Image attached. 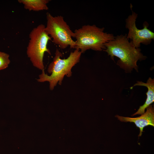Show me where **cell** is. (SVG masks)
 Instances as JSON below:
<instances>
[{"mask_svg":"<svg viewBox=\"0 0 154 154\" xmlns=\"http://www.w3.org/2000/svg\"><path fill=\"white\" fill-rule=\"evenodd\" d=\"M105 46L104 51L112 59L114 60L115 56L119 58L117 64L126 72H130L133 69L137 71V62L146 58L140 48H135L131 41H129L126 34L115 37L113 40L106 43Z\"/></svg>","mask_w":154,"mask_h":154,"instance_id":"obj_1","label":"cell"},{"mask_svg":"<svg viewBox=\"0 0 154 154\" xmlns=\"http://www.w3.org/2000/svg\"><path fill=\"white\" fill-rule=\"evenodd\" d=\"M82 52L78 49H75L71 52L66 58L62 59V54L56 48L53 60L49 64L48 68L50 76L45 74L44 69L39 75L37 81L40 82H48L49 88L52 90L58 83L61 85L65 76L70 77L72 74L71 69L72 67L80 61Z\"/></svg>","mask_w":154,"mask_h":154,"instance_id":"obj_2","label":"cell"},{"mask_svg":"<svg viewBox=\"0 0 154 154\" xmlns=\"http://www.w3.org/2000/svg\"><path fill=\"white\" fill-rule=\"evenodd\" d=\"M104 28H100L95 25H84L74 32L76 39L75 49L82 53L92 49L101 51L105 49V44L113 40L115 37L112 34L104 32Z\"/></svg>","mask_w":154,"mask_h":154,"instance_id":"obj_3","label":"cell"},{"mask_svg":"<svg viewBox=\"0 0 154 154\" xmlns=\"http://www.w3.org/2000/svg\"><path fill=\"white\" fill-rule=\"evenodd\" d=\"M29 37L27 50V56L33 66L42 70L44 68L43 59L44 53L47 52L51 54L47 46L48 42L52 39L42 24L33 29L29 34Z\"/></svg>","mask_w":154,"mask_h":154,"instance_id":"obj_4","label":"cell"},{"mask_svg":"<svg viewBox=\"0 0 154 154\" xmlns=\"http://www.w3.org/2000/svg\"><path fill=\"white\" fill-rule=\"evenodd\" d=\"M47 23L45 30L52 39V41L62 49H65L69 46L75 48L76 42L74 33L61 15L53 16L48 12L46 14Z\"/></svg>","mask_w":154,"mask_h":154,"instance_id":"obj_5","label":"cell"},{"mask_svg":"<svg viewBox=\"0 0 154 154\" xmlns=\"http://www.w3.org/2000/svg\"><path fill=\"white\" fill-rule=\"evenodd\" d=\"M132 7L131 4L132 14L125 20V27L129 30L127 38L130 39L135 47L138 48L141 43L145 45L150 44L152 40L154 39V33L147 28L148 25L147 24H143L142 29H139L137 27L135 22L137 15L132 11Z\"/></svg>","mask_w":154,"mask_h":154,"instance_id":"obj_6","label":"cell"},{"mask_svg":"<svg viewBox=\"0 0 154 154\" xmlns=\"http://www.w3.org/2000/svg\"><path fill=\"white\" fill-rule=\"evenodd\" d=\"M122 122H133L140 129L139 137L141 136L144 128L148 125L154 126V109L151 105L146 108V111L139 117L132 118L116 115L115 116Z\"/></svg>","mask_w":154,"mask_h":154,"instance_id":"obj_7","label":"cell"},{"mask_svg":"<svg viewBox=\"0 0 154 154\" xmlns=\"http://www.w3.org/2000/svg\"><path fill=\"white\" fill-rule=\"evenodd\" d=\"M135 86H143L146 87L148 91L146 93L147 98L144 104L140 106L137 111L131 115L134 116L137 115H142L144 113L145 110L154 101V79L149 77L147 82L145 83L142 81H137L133 87Z\"/></svg>","mask_w":154,"mask_h":154,"instance_id":"obj_8","label":"cell"},{"mask_svg":"<svg viewBox=\"0 0 154 154\" xmlns=\"http://www.w3.org/2000/svg\"><path fill=\"white\" fill-rule=\"evenodd\" d=\"M49 0H18L24 5L25 8L30 11H39L48 9L47 4Z\"/></svg>","mask_w":154,"mask_h":154,"instance_id":"obj_9","label":"cell"},{"mask_svg":"<svg viewBox=\"0 0 154 154\" xmlns=\"http://www.w3.org/2000/svg\"><path fill=\"white\" fill-rule=\"evenodd\" d=\"M9 55L0 51V70L7 68L10 63Z\"/></svg>","mask_w":154,"mask_h":154,"instance_id":"obj_10","label":"cell"}]
</instances>
